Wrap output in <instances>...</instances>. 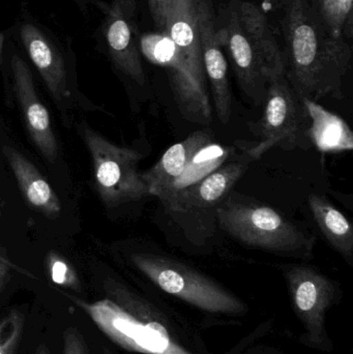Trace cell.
I'll return each mask as SVG.
<instances>
[{
  "label": "cell",
  "instance_id": "9",
  "mask_svg": "<svg viewBox=\"0 0 353 354\" xmlns=\"http://www.w3.org/2000/svg\"><path fill=\"white\" fill-rule=\"evenodd\" d=\"M218 37L227 46L242 93L256 106L265 103L269 68L263 53L245 31L234 1L228 8L225 25L218 31Z\"/></svg>",
  "mask_w": 353,
  "mask_h": 354
},
{
  "label": "cell",
  "instance_id": "18",
  "mask_svg": "<svg viewBox=\"0 0 353 354\" xmlns=\"http://www.w3.org/2000/svg\"><path fill=\"white\" fill-rule=\"evenodd\" d=\"M309 208L319 230L325 241L350 266L353 260V229L352 223L333 205L331 201L318 195L311 194Z\"/></svg>",
  "mask_w": 353,
  "mask_h": 354
},
{
  "label": "cell",
  "instance_id": "17",
  "mask_svg": "<svg viewBox=\"0 0 353 354\" xmlns=\"http://www.w3.org/2000/svg\"><path fill=\"white\" fill-rule=\"evenodd\" d=\"M309 118L308 138L321 153H340L353 149V133L345 120L312 100L300 99Z\"/></svg>",
  "mask_w": 353,
  "mask_h": 354
},
{
  "label": "cell",
  "instance_id": "22",
  "mask_svg": "<svg viewBox=\"0 0 353 354\" xmlns=\"http://www.w3.org/2000/svg\"><path fill=\"white\" fill-rule=\"evenodd\" d=\"M25 316L12 310L0 320V354H16L24 332Z\"/></svg>",
  "mask_w": 353,
  "mask_h": 354
},
{
  "label": "cell",
  "instance_id": "4",
  "mask_svg": "<svg viewBox=\"0 0 353 354\" xmlns=\"http://www.w3.org/2000/svg\"><path fill=\"white\" fill-rule=\"evenodd\" d=\"M130 262L153 286L209 315L242 316L246 304L207 274L159 249L139 250Z\"/></svg>",
  "mask_w": 353,
  "mask_h": 354
},
{
  "label": "cell",
  "instance_id": "19",
  "mask_svg": "<svg viewBox=\"0 0 353 354\" xmlns=\"http://www.w3.org/2000/svg\"><path fill=\"white\" fill-rule=\"evenodd\" d=\"M238 18L247 35L263 53L269 73L271 70L283 64V51L280 50L277 39L274 37L265 15L259 6L249 2L234 1Z\"/></svg>",
  "mask_w": 353,
  "mask_h": 354
},
{
  "label": "cell",
  "instance_id": "8",
  "mask_svg": "<svg viewBox=\"0 0 353 354\" xmlns=\"http://www.w3.org/2000/svg\"><path fill=\"white\" fill-rule=\"evenodd\" d=\"M83 138L93 160L95 187L106 205L116 207L149 197L139 171L142 156L138 151L114 145L87 126Z\"/></svg>",
  "mask_w": 353,
  "mask_h": 354
},
{
  "label": "cell",
  "instance_id": "3",
  "mask_svg": "<svg viewBox=\"0 0 353 354\" xmlns=\"http://www.w3.org/2000/svg\"><path fill=\"white\" fill-rule=\"evenodd\" d=\"M106 332L128 351L144 354H209L198 335L178 313L114 279L104 282Z\"/></svg>",
  "mask_w": 353,
  "mask_h": 354
},
{
  "label": "cell",
  "instance_id": "1",
  "mask_svg": "<svg viewBox=\"0 0 353 354\" xmlns=\"http://www.w3.org/2000/svg\"><path fill=\"white\" fill-rule=\"evenodd\" d=\"M282 26L286 76L296 95L315 102L343 97L352 57L346 37H334L309 0H285Z\"/></svg>",
  "mask_w": 353,
  "mask_h": 354
},
{
  "label": "cell",
  "instance_id": "15",
  "mask_svg": "<svg viewBox=\"0 0 353 354\" xmlns=\"http://www.w3.org/2000/svg\"><path fill=\"white\" fill-rule=\"evenodd\" d=\"M213 133L207 127L170 147L151 169L141 174L149 196H155L161 200L194 156L213 143Z\"/></svg>",
  "mask_w": 353,
  "mask_h": 354
},
{
  "label": "cell",
  "instance_id": "24",
  "mask_svg": "<svg viewBox=\"0 0 353 354\" xmlns=\"http://www.w3.org/2000/svg\"><path fill=\"white\" fill-rule=\"evenodd\" d=\"M62 354H89L86 342L77 328H68L64 330Z\"/></svg>",
  "mask_w": 353,
  "mask_h": 354
},
{
  "label": "cell",
  "instance_id": "30",
  "mask_svg": "<svg viewBox=\"0 0 353 354\" xmlns=\"http://www.w3.org/2000/svg\"><path fill=\"white\" fill-rule=\"evenodd\" d=\"M103 354H115V353H114L113 351H109V349L105 348V349H104Z\"/></svg>",
  "mask_w": 353,
  "mask_h": 354
},
{
  "label": "cell",
  "instance_id": "13",
  "mask_svg": "<svg viewBox=\"0 0 353 354\" xmlns=\"http://www.w3.org/2000/svg\"><path fill=\"white\" fill-rule=\"evenodd\" d=\"M250 161V158L242 161H226L209 176L176 194L164 206L172 214L216 209L248 170Z\"/></svg>",
  "mask_w": 353,
  "mask_h": 354
},
{
  "label": "cell",
  "instance_id": "26",
  "mask_svg": "<svg viewBox=\"0 0 353 354\" xmlns=\"http://www.w3.org/2000/svg\"><path fill=\"white\" fill-rule=\"evenodd\" d=\"M12 270H18L19 268L14 263H12L8 258L0 254V293L3 291L4 287L10 281Z\"/></svg>",
  "mask_w": 353,
  "mask_h": 354
},
{
  "label": "cell",
  "instance_id": "25",
  "mask_svg": "<svg viewBox=\"0 0 353 354\" xmlns=\"http://www.w3.org/2000/svg\"><path fill=\"white\" fill-rule=\"evenodd\" d=\"M153 21L160 30L163 29L166 0H147Z\"/></svg>",
  "mask_w": 353,
  "mask_h": 354
},
{
  "label": "cell",
  "instance_id": "16",
  "mask_svg": "<svg viewBox=\"0 0 353 354\" xmlns=\"http://www.w3.org/2000/svg\"><path fill=\"white\" fill-rule=\"evenodd\" d=\"M2 151L27 202L44 216L57 218L61 203L45 177L14 147H4Z\"/></svg>",
  "mask_w": 353,
  "mask_h": 354
},
{
  "label": "cell",
  "instance_id": "28",
  "mask_svg": "<svg viewBox=\"0 0 353 354\" xmlns=\"http://www.w3.org/2000/svg\"><path fill=\"white\" fill-rule=\"evenodd\" d=\"M4 35L0 32V66L3 64Z\"/></svg>",
  "mask_w": 353,
  "mask_h": 354
},
{
  "label": "cell",
  "instance_id": "5",
  "mask_svg": "<svg viewBox=\"0 0 353 354\" xmlns=\"http://www.w3.org/2000/svg\"><path fill=\"white\" fill-rule=\"evenodd\" d=\"M221 230L238 243L276 255L307 257L312 254L314 235L304 232L273 207L228 195L216 207Z\"/></svg>",
  "mask_w": 353,
  "mask_h": 354
},
{
  "label": "cell",
  "instance_id": "20",
  "mask_svg": "<svg viewBox=\"0 0 353 354\" xmlns=\"http://www.w3.org/2000/svg\"><path fill=\"white\" fill-rule=\"evenodd\" d=\"M233 147H225L213 142L203 147L194 156L190 163L187 166L180 176L174 181L173 185L168 189L160 201L165 205L176 194L190 185H194L203 177L215 171L220 166L228 161L230 156L233 153Z\"/></svg>",
  "mask_w": 353,
  "mask_h": 354
},
{
  "label": "cell",
  "instance_id": "6",
  "mask_svg": "<svg viewBox=\"0 0 353 354\" xmlns=\"http://www.w3.org/2000/svg\"><path fill=\"white\" fill-rule=\"evenodd\" d=\"M265 104L263 118L254 124V133L260 140L245 151L251 161L260 159L274 147L294 149L308 145L304 140H309L308 115L288 81L285 62L269 73Z\"/></svg>",
  "mask_w": 353,
  "mask_h": 354
},
{
  "label": "cell",
  "instance_id": "14",
  "mask_svg": "<svg viewBox=\"0 0 353 354\" xmlns=\"http://www.w3.org/2000/svg\"><path fill=\"white\" fill-rule=\"evenodd\" d=\"M21 43L56 102L70 97L66 64L59 49L37 25L24 22L19 29Z\"/></svg>",
  "mask_w": 353,
  "mask_h": 354
},
{
  "label": "cell",
  "instance_id": "29",
  "mask_svg": "<svg viewBox=\"0 0 353 354\" xmlns=\"http://www.w3.org/2000/svg\"><path fill=\"white\" fill-rule=\"evenodd\" d=\"M33 354H51V351H50L49 347L46 344L39 345L37 351H35Z\"/></svg>",
  "mask_w": 353,
  "mask_h": 354
},
{
  "label": "cell",
  "instance_id": "21",
  "mask_svg": "<svg viewBox=\"0 0 353 354\" xmlns=\"http://www.w3.org/2000/svg\"><path fill=\"white\" fill-rule=\"evenodd\" d=\"M353 0H316L317 10L332 35H352Z\"/></svg>",
  "mask_w": 353,
  "mask_h": 354
},
{
  "label": "cell",
  "instance_id": "7",
  "mask_svg": "<svg viewBox=\"0 0 353 354\" xmlns=\"http://www.w3.org/2000/svg\"><path fill=\"white\" fill-rule=\"evenodd\" d=\"M281 270L294 313L305 330L298 341L309 348L331 353L327 315L341 299L339 285L308 264H284Z\"/></svg>",
  "mask_w": 353,
  "mask_h": 354
},
{
  "label": "cell",
  "instance_id": "31",
  "mask_svg": "<svg viewBox=\"0 0 353 354\" xmlns=\"http://www.w3.org/2000/svg\"><path fill=\"white\" fill-rule=\"evenodd\" d=\"M79 3H86L87 0H78Z\"/></svg>",
  "mask_w": 353,
  "mask_h": 354
},
{
  "label": "cell",
  "instance_id": "12",
  "mask_svg": "<svg viewBox=\"0 0 353 354\" xmlns=\"http://www.w3.org/2000/svg\"><path fill=\"white\" fill-rule=\"evenodd\" d=\"M14 91L24 116L27 131L37 149L50 163L58 157V143L52 129L49 112L37 97L32 73L19 54L10 59Z\"/></svg>",
  "mask_w": 353,
  "mask_h": 354
},
{
  "label": "cell",
  "instance_id": "11",
  "mask_svg": "<svg viewBox=\"0 0 353 354\" xmlns=\"http://www.w3.org/2000/svg\"><path fill=\"white\" fill-rule=\"evenodd\" d=\"M135 0H111L104 25L110 56L120 72L143 86L145 75L138 49Z\"/></svg>",
  "mask_w": 353,
  "mask_h": 354
},
{
  "label": "cell",
  "instance_id": "23",
  "mask_svg": "<svg viewBox=\"0 0 353 354\" xmlns=\"http://www.w3.org/2000/svg\"><path fill=\"white\" fill-rule=\"evenodd\" d=\"M46 266L52 282L64 288L81 291V283L78 274L72 266L59 254L50 251L46 257Z\"/></svg>",
  "mask_w": 353,
  "mask_h": 354
},
{
  "label": "cell",
  "instance_id": "2",
  "mask_svg": "<svg viewBox=\"0 0 353 354\" xmlns=\"http://www.w3.org/2000/svg\"><path fill=\"white\" fill-rule=\"evenodd\" d=\"M165 37L151 45L145 37V55L167 70L174 101L189 122L209 127L213 107L203 66L195 0H166Z\"/></svg>",
  "mask_w": 353,
  "mask_h": 354
},
{
  "label": "cell",
  "instance_id": "10",
  "mask_svg": "<svg viewBox=\"0 0 353 354\" xmlns=\"http://www.w3.org/2000/svg\"><path fill=\"white\" fill-rule=\"evenodd\" d=\"M201 54L218 120L227 124L231 118L232 93L228 64L218 37L213 0H195Z\"/></svg>",
  "mask_w": 353,
  "mask_h": 354
},
{
  "label": "cell",
  "instance_id": "27",
  "mask_svg": "<svg viewBox=\"0 0 353 354\" xmlns=\"http://www.w3.org/2000/svg\"><path fill=\"white\" fill-rule=\"evenodd\" d=\"M247 354H284L274 347L257 346L255 348L250 349Z\"/></svg>",
  "mask_w": 353,
  "mask_h": 354
}]
</instances>
